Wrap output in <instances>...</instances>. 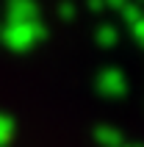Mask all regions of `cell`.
Wrapping results in <instances>:
<instances>
[{
	"instance_id": "6da1fadb",
	"label": "cell",
	"mask_w": 144,
	"mask_h": 147,
	"mask_svg": "<svg viewBox=\"0 0 144 147\" xmlns=\"http://www.w3.org/2000/svg\"><path fill=\"white\" fill-rule=\"evenodd\" d=\"M31 36H33V22H11L3 31V42L11 50H25L31 47Z\"/></svg>"
},
{
	"instance_id": "7a4b0ae2",
	"label": "cell",
	"mask_w": 144,
	"mask_h": 147,
	"mask_svg": "<svg viewBox=\"0 0 144 147\" xmlns=\"http://www.w3.org/2000/svg\"><path fill=\"white\" fill-rule=\"evenodd\" d=\"M28 17H33V8H31V6H25V3H22V6L17 3V6L8 8V22H31Z\"/></svg>"
},
{
	"instance_id": "3957f363",
	"label": "cell",
	"mask_w": 144,
	"mask_h": 147,
	"mask_svg": "<svg viewBox=\"0 0 144 147\" xmlns=\"http://www.w3.org/2000/svg\"><path fill=\"white\" fill-rule=\"evenodd\" d=\"M8 139H11V119L0 114V144H6Z\"/></svg>"
}]
</instances>
